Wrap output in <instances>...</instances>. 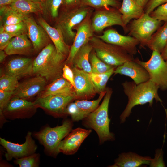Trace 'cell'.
Masks as SVG:
<instances>
[{
	"label": "cell",
	"mask_w": 167,
	"mask_h": 167,
	"mask_svg": "<svg viewBox=\"0 0 167 167\" xmlns=\"http://www.w3.org/2000/svg\"><path fill=\"white\" fill-rule=\"evenodd\" d=\"M152 17L165 22L167 21V2L155 9L150 14Z\"/></svg>",
	"instance_id": "cell-38"
},
{
	"label": "cell",
	"mask_w": 167,
	"mask_h": 167,
	"mask_svg": "<svg viewBox=\"0 0 167 167\" xmlns=\"http://www.w3.org/2000/svg\"><path fill=\"white\" fill-rule=\"evenodd\" d=\"M19 84L17 78L5 74L0 77V90L14 92Z\"/></svg>",
	"instance_id": "cell-36"
},
{
	"label": "cell",
	"mask_w": 167,
	"mask_h": 167,
	"mask_svg": "<svg viewBox=\"0 0 167 167\" xmlns=\"http://www.w3.org/2000/svg\"><path fill=\"white\" fill-rule=\"evenodd\" d=\"M163 151L162 149H157L156 151L155 157L152 158L149 164L150 167H165L163 159Z\"/></svg>",
	"instance_id": "cell-41"
},
{
	"label": "cell",
	"mask_w": 167,
	"mask_h": 167,
	"mask_svg": "<svg viewBox=\"0 0 167 167\" xmlns=\"http://www.w3.org/2000/svg\"><path fill=\"white\" fill-rule=\"evenodd\" d=\"M7 55V54L4 50H0V63H2L3 62Z\"/></svg>",
	"instance_id": "cell-46"
},
{
	"label": "cell",
	"mask_w": 167,
	"mask_h": 167,
	"mask_svg": "<svg viewBox=\"0 0 167 167\" xmlns=\"http://www.w3.org/2000/svg\"><path fill=\"white\" fill-rule=\"evenodd\" d=\"M37 108L34 101L13 96L4 109L3 114L7 120L29 119Z\"/></svg>",
	"instance_id": "cell-12"
},
{
	"label": "cell",
	"mask_w": 167,
	"mask_h": 167,
	"mask_svg": "<svg viewBox=\"0 0 167 167\" xmlns=\"http://www.w3.org/2000/svg\"><path fill=\"white\" fill-rule=\"evenodd\" d=\"M134 61L143 67L148 71L150 80L162 90L167 89V61L162 57L161 53L153 50L150 58L146 62L138 58Z\"/></svg>",
	"instance_id": "cell-8"
},
{
	"label": "cell",
	"mask_w": 167,
	"mask_h": 167,
	"mask_svg": "<svg viewBox=\"0 0 167 167\" xmlns=\"http://www.w3.org/2000/svg\"><path fill=\"white\" fill-rule=\"evenodd\" d=\"M76 99L73 96L49 95L38 97L34 101L38 108L42 109L46 113L55 118H65L68 115L66 109L68 105Z\"/></svg>",
	"instance_id": "cell-9"
},
{
	"label": "cell",
	"mask_w": 167,
	"mask_h": 167,
	"mask_svg": "<svg viewBox=\"0 0 167 167\" xmlns=\"http://www.w3.org/2000/svg\"><path fill=\"white\" fill-rule=\"evenodd\" d=\"M96 36L105 42L122 48L132 55L136 54L137 46L139 44V41L134 37L122 35L113 29H108L102 35Z\"/></svg>",
	"instance_id": "cell-15"
},
{
	"label": "cell",
	"mask_w": 167,
	"mask_h": 167,
	"mask_svg": "<svg viewBox=\"0 0 167 167\" xmlns=\"http://www.w3.org/2000/svg\"><path fill=\"white\" fill-rule=\"evenodd\" d=\"M28 15H23L14 10L9 5L0 7V25L6 26L24 21Z\"/></svg>",
	"instance_id": "cell-28"
},
{
	"label": "cell",
	"mask_w": 167,
	"mask_h": 167,
	"mask_svg": "<svg viewBox=\"0 0 167 167\" xmlns=\"http://www.w3.org/2000/svg\"><path fill=\"white\" fill-rule=\"evenodd\" d=\"M27 34L13 37L4 50L8 55H27L34 50L33 45Z\"/></svg>",
	"instance_id": "cell-22"
},
{
	"label": "cell",
	"mask_w": 167,
	"mask_h": 167,
	"mask_svg": "<svg viewBox=\"0 0 167 167\" xmlns=\"http://www.w3.org/2000/svg\"><path fill=\"white\" fill-rule=\"evenodd\" d=\"M39 24L45 30L54 45L58 53L67 58L70 50L69 46L65 42L61 32L50 25L42 17L38 19Z\"/></svg>",
	"instance_id": "cell-21"
},
{
	"label": "cell",
	"mask_w": 167,
	"mask_h": 167,
	"mask_svg": "<svg viewBox=\"0 0 167 167\" xmlns=\"http://www.w3.org/2000/svg\"><path fill=\"white\" fill-rule=\"evenodd\" d=\"M32 133L28 131L25 136V142L22 144L16 143L0 137V144L6 150V160L18 159L29 156L36 152L37 146L32 137Z\"/></svg>",
	"instance_id": "cell-13"
},
{
	"label": "cell",
	"mask_w": 167,
	"mask_h": 167,
	"mask_svg": "<svg viewBox=\"0 0 167 167\" xmlns=\"http://www.w3.org/2000/svg\"><path fill=\"white\" fill-rule=\"evenodd\" d=\"M23 15L42 12L40 3H36L30 0H13L8 5Z\"/></svg>",
	"instance_id": "cell-29"
},
{
	"label": "cell",
	"mask_w": 167,
	"mask_h": 167,
	"mask_svg": "<svg viewBox=\"0 0 167 167\" xmlns=\"http://www.w3.org/2000/svg\"><path fill=\"white\" fill-rule=\"evenodd\" d=\"M62 77L69 82L75 88L73 72L72 69L66 64H65L62 69Z\"/></svg>",
	"instance_id": "cell-43"
},
{
	"label": "cell",
	"mask_w": 167,
	"mask_h": 167,
	"mask_svg": "<svg viewBox=\"0 0 167 167\" xmlns=\"http://www.w3.org/2000/svg\"><path fill=\"white\" fill-rule=\"evenodd\" d=\"M121 5V4L118 0H81L80 5L96 10L109 7L119 9Z\"/></svg>",
	"instance_id": "cell-33"
},
{
	"label": "cell",
	"mask_w": 167,
	"mask_h": 167,
	"mask_svg": "<svg viewBox=\"0 0 167 167\" xmlns=\"http://www.w3.org/2000/svg\"><path fill=\"white\" fill-rule=\"evenodd\" d=\"M91 7L79 6L67 8L58 15L56 19L55 27L62 33L66 43L73 42L76 32L74 28L81 23L86 17Z\"/></svg>",
	"instance_id": "cell-6"
},
{
	"label": "cell",
	"mask_w": 167,
	"mask_h": 167,
	"mask_svg": "<svg viewBox=\"0 0 167 167\" xmlns=\"http://www.w3.org/2000/svg\"><path fill=\"white\" fill-rule=\"evenodd\" d=\"M3 27L5 31L14 36L24 34H27V26L25 20L13 24L3 26Z\"/></svg>",
	"instance_id": "cell-37"
},
{
	"label": "cell",
	"mask_w": 167,
	"mask_h": 167,
	"mask_svg": "<svg viewBox=\"0 0 167 167\" xmlns=\"http://www.w3.org/2000/svg\"><path fill=\"white\" fill-rule=\"evenodd\" d=\"M137 4L144 9L149 0H133Z\"/></svg>",
	"instance_id": "cell-45"
},
{
	"label": "cell",
	"mask_w": 167,
	"mask_h": 167,
	"mask_svg": "<svg viewBox=\"0 0 167 167\" xmlns=\"http://www.w3.org/2000/svg\"><path fill=\"white\" fill-rule=\"evenodd\" d=\"M13 0H0V7L9 5Z\"/></svg>",
	"instance_id": "cell-47"
},
{
	"label": "cell",
	"mask_w": 167,
	"mask_h": 167,
	"mask_svg": "<svg viewBox=\"0 0 167 167\" xmlns=\"http://www.w3.org/2000/svg\"><path fill=\"white\" fill-rule=\"evenodd\" d=\"M72 70L74 76L76 99L93 97L97 92L90 73L74 66Z\"/></svg>",
	"instance_id": "cell-14"
},
{
	"label": "cell",
	"mask_w": 167,
	"mask_h": 167,
	"mask_svg": "<svg viewBox=\"0 0 167 167\" xmlns=\"http://www.w3.org/2000/svg\"><path fill=\"white\" fill-rule=\"evenodd\" d=\"M167 43V21L153 34L147 46L152 51L156 50L161 53Z\"/></svg>",
	"instance_id": "cell-27"
},
{
	"label": "cell",
	"mask_w": 167,
	"mask_h": 167,
	"mask_svg": "<svg viewBox=\"0 0 167 167\" xmlns=\"http://www.w3.org/2000/svg\"><path fill=\"white\" fill-rule=\"evenodd\" d=\"M122 85L128 101L126 108L120 116L121 123L124 122L135 106L149 103V106H152L154 100L156 102H162L158 94L159 87L150 79L138 84L133 81H126Z\"/></svg>",
	"instance_id": "cell-1"
},
{
	"label": "cell",
	"mask_w": 167,
	"mask_h": 167,
	"mask_svg": "<svg viewBox=\"0 0 167 167\" xmlns=\"http://www.w3.org/2000/svg\"><path fill=\"white\" fill-rule=\"evenodd\" d=\"M27 28V35L31 41L34 51H41L48 44L50 40L47 33L34 18L28 15L25 20Z\"/></svg>",
	"instance_id": "cell-18"
},
{
	"label": "cell",
	"mask_w": 167,
	"mask_h": 167,
	"mask_svg": "<svg viewBox=\"0 0 167 167\" xmlns=\"http://www.w3.org/2000/svg\"><path fill=\"white\" fill-rule=\"evenodd\" d=\"M46 80L36 75L20 84L14 91L13 96L28 100L40 94L45 88Z\"/></svg>",
	"instance_id": "cell-17"
},
{
	"label": "cell",
	"mask_w": 167,
	"mask_h": 167,
	"mask_svg": "<svg viewBox=\"0 0 167 167\" xmlns=\"http://www.w3.org/2000/svg\"><path fill=\"white\" fill-rule=\"evenodd\" d=\"M118 10L122 15L123 22L126 26L132 19L139 18L145 13L144 9L133 0H122Z\"/></svg>",
	"instance_id": "cell-25"
},
{
	"label": "cell",
	"mask_w": 167,
	"mask_h": 167,
	"mask_svg": "<svg viewBox=\"0 0 167 167\" xmlns=\"http://www.w3.org/2000/svg\"><path fill=\"white\" fill-rule=\"evenodd\" d=\"M114 67L109 70L103 73L95 74L90 73L92 82L97 92L106 91L107 83L111 75L114 74Z\"/></svg>",
	"instance_id": "cell-32"
},
{
	"label": "cell",
	"mask_w": 167,
	"mask_h": 167,
	"mask_svg": "<svg viewBox=\"0 0 167 167\" xmlns=\"http://www.w3.org/2000/svg\"><path fill=\"white\" fill-rule=\"evenodd\" d=\"M13 35L5 31L3 25L0 26V49L4 50L9 44Z\"/></svg>",
	"instance_id": "cell-40"
},
{
	"label": "cell",
	"mask_w": 167,
	"mask_h": 167,
	"mask_svg": "<svg viewBox=\"0 0 167 167\" xmlns=\"http://www.w3.org/2000/svg\"><path fill=\"white\" fill-rule=\"evenodd\" d=\"M93 13V9H92L85 18L74 28L73 30H76V35L65 64L71 66L73 59L77 52L82 46L88 43L90 39L94 36V32L92 26Z\"/></svg>",
	"instance_id": "cell-10"
},
{
	"label": "cell",
	"mask_w": 167,
	"mask_h": 167,
	"mask_svg": "<svg viewBox=\"0 0 167 167\" xmlns=\"http://www.w3.org/2000/svg\"><path fill=\"white\" fill-rule=\"evenodd\" d=\"M161 54L163 59L167 61V43L163 51L161 53Z\"/></svg>",
	"instance_id": "cell-48"
},
{
	"label": "cell",
	"mask_w": 167,
	"mask_h": 167,
	"mask_svg": "<svg viewBox=\"0 0 167 167\" xmlns=\"http://www.w3.org/2000/svg\"><path fill=\"white\" fill-rule=\"evenodd\" d=\"M49 95L73 96L76 98L73 87L63 77L59 78L51 82L40 94L38 97H44Z\"/></svg>",
	"instance_id": "cell-23"
},
{
	"label": "cell",
	"mask_w": 167,
	"mask_h": 167,
	"mask_svg": "<svg viewBox=\"0 0 167 167\" xmlns=\"http://www.w3.org/2000/svg\"><path fill=\"white\" fill-rule=\"evenodd\" d=\"M66 112L70 115L73 121H78L82 120L79 109L75 102H71L67 106Z\"/></svg>",
	"instance_id": "cell-39"
},
{
	"label": "cell",
	"mask_w": 167,
	"mask_h": 167,
	"mask_svg": "<svg viewBox=\"0 0 167 167\" xmlns=\"http://www.w3.org/2000/svg\"><path fill=\"white\" fill-rule=\"evenodd\" d=\"M66 58L58 53L54 45L49 43L34 60L32 73L52 82L62 76L64 61Z\"/></svg>",
	"instance_id": "cell-2"
},
{
	"label": "cell",
	"mask_w": 167,
	"mask_h": 167,
	"mask_svg": "<svg viewBox=\"0 0 167 167\" xmlns=\"http://www.w3.org/2000/svg\"><path fill=\"white\" fill-rule=\"evenodd\" d=\"M91 132V130L81 128L72 129L60 143L58 147L59 153L66 155L74 154Z\"/></svg>",
	"instance_id": "cell-16"
},
{
	"label": "cell",
	"mask_w": 167,
	"mask_h": 167,
	"mask_svg": "<svg viewBox=\"0 0 167 167\" xmlns=\"http://www.w3.org/2000/svg\"><path fill=\"white\" fill-rule=\"evenodd\" d=\"M162 21L144 13L139 18L131 21L127 25L128 35L136 39L142 47L147 46L153 34L161 26Z\"/></svg>",
	"instance_id": "cell-7"
},
{
	"label": "cell",
	"mask_w": 167,
	"mask_h": 167,
	"mask_svg": "<svg viewBox=\"0 0 167 167\" xmlns=\"http://www.w3.org/2000/svg\"><path fill=\"white\" fill-rule=\"evenodd\" d=\"M40 155L36 152L29 156L15 159L14 162L19 167H38L40 163Z\"/></svg>",
	"instance_id": "cell-35"
},
{
	"label": "cell",
	"mask_w": 167,
	"mask_h": 167,
	"mask_svg": "<svg viewBox=\"0 0 167 167\" xmlns=\"http://www.w3.org/2000/svg\"><path fill=\"white\" fill-rule=\"evenodd\" d=\"M89 42L97 56L105 63L117 67L127 61L134 60L133 55L122 48L107 43L94 36Z\"/></svg>",
	"instance_id": "cell-5"
},
{
	"label": "cell",
	"mask_w": 167,
	"mask_h": 167,
	"mask_svg": "<svg viewBox=\"0 0 167 167\" xmlns=\"http://www.w3.org/2000/svg\"><path fill=\"white\" fill-rule=\"evenodd\" d=\"M167 2V0H149L145 6V13L150 14L159 6Z\"/></svg>",
	"instance_id": "cell-42"
},
{
	"label": "cell",
	"mask_w": 167,
	"mask_h": 167,
	"mask_svg": "<svg viewBox=\"0 0 167 167\" xmlns=\"http://www.w3.org/2000/svg\"><path fill=\"white\" fill-rule=\"evenodd\" d=\"M106 92V90L100 93L98 98L95 100L89 101L82 99L78 100L75 101L79 109L82 120L97 108Z\"/></svg>",
	"instance_id": "cell-30"
},
{
	"label": "cell",
	"mask_w": 167,
	"mask_h": 167,
	"mask_svg": "<svg viewBox=\"0 0 167 167\" xmlns=\"http://www.w3.org/2000/svg\"><path fill=\"white\" fill-rule=\"evenodd\" d=\"M112 93L111 88H107L101 105L83 119L85 126L93 129L96 132L100 144L106 141H113L115 139L114 134L109 131L110 120L108 116L109 105Z\"/></svg>",
	"instance_id": "cell-3"
},
{
	"label": "cell",
	"mask_w": 167,
	"mask_h": 167,
	"mask_svg": "<svg viewBox=\"0 0 167 167\" xmlns=\"http://www.w3.org/2000/svg\"><path fill=\"white\" fill-rule=\"evenodd\" d=\"M63 0H42L40 2L42 12L53 19H57L59 9L63 4Z\"/></svg>",
	"instance_id": "cell-31"
},
{
	"label": "cell",
	"mask_w": 167,
	"mask_h": 167,
	"mask_svg": "<svg viewBox=\"0 0 167 167\" xmlns=\"http://www.w3.org/2000/svg\"><path fill=\"white\" fill-rule=\"evenodd\" d=\"M73 125L72 120L66 119L61 125L54 127L45 126L32 135L43 146L47 155L56 158L59 153L60 143L71 131Z\"/></svg>",
	"instance_id": "cell-4"
},
{
	"label": "cell",
	"mask_w": 167,
	"mask_h": 167,
	"mask_svg": "<svg viewBox=\"0 0 167 167\" xmlns=\"http://www.w3.org/2000/svg\"><path fill=\"white\" fill-rule=\"evenodd\" d=\"M33 60L19 57L11 59L6 66V74L18 79L32 73Z\"/></svg>",
	"instance_id": "cell-20"
},
{
	"label": "cell",
	"mask_w": 167,
	"mask_h": 167,
	"mask_svg": "<svg viewBox=\"0 0 167 167\" xmlns=\"http://www.w3.org/2000/svg\"><path fill=\"white\" fill-rule=\"evenodd\" d=\"M93 49L89 42L82 46L75 55L71 66L83 70L89 73H92L89 58Z\"/></svg>",
	"instance_id": "cell-26"
},
{
	"label": "cell",
	"mask_w": 167,
	"mask_h": 167,
	"mask_svg": "<svg viewBox=\"0 0 167 167\" xmlns=\"http://www.w3.org/2000/svg\"><path fill=\"white\" fill-rule=\"evenodd\" d=\"M63 2L67 8H70L80 6L81 0H63Z\"/></svg>",
	"instance_id": "cell-44"
},
{
	"label": "cell",
	"mask_w": 167,
	"mask_h": 167,
	"mask_svg": "<svg viewBox=\"0 0 167 167\" xmlns=\"http://www.w3.org/2000/svg\"><path fill=\"white\" fill-rule=\"evenodd\" d=\"M152 158L149 156H143L129 152L119 155L115 160L114 163L110 167H137L143 164L149 165Z\"/></svg>",
	"instance_id": "cell-24"
},
{
	"label": "cell",
	"mask_w": 167,
	"mask_h": 167,
	"mask_svg": "<svg viewBox=\"0 0 167 167\" xmlns=\"http://www.w3.org/2000/svg\"><path fill=\"white\" fill-rule=\"evenodd\" d=\"M114 25L120 26L127 31L122 15L118 9L112 7L96 10L92 18V26L94 32H101L105 28Z\"/></svg>",
	"instance_id": "cell-11"
},
{
	"label": "cell",
	"mask_w": 167,
	"mask_h": 167,
	"mask_svg": "<svg viewBox=\"0 0 167 167\" xmlns=\"http://www.w3.org/2000/svg\"><path fill=\"white\" fill-rule=\"evenodd\" d=\"M114 74L124 75L130 77L137 84L150 79L149 74L142 65L134 61H128L116 67Z\"/></svg>",
	"instance_id": "cell-19"
},
{
	"label": "cell",
	"mask_w": 167,
	"mask_h": 167,
	"mask_svg": "<svg viewBox=\"0 0 167 167\" xmlns=\"http://www.w3.org/2000/svg\"><path fill=\"white\" fill-rule=\"evenodd\" d=\"M31 1L36 3H40L42 0H30Z\"/></svg>",
	"instance_id": "cell-49"
},
{
	"label": "cell",
	"mask_w": 167,
	"mask_h": 167,
	"mask_svg": "<svg viewBox=\"0 0 167 167\" xmlns=\"http://www.w3.org/2000/svg\"><path fill=\"white\" fill-rule=\"evenodd\" d=\"M89 59L92 72L94 74L103 73L116 67L108 64L102 61L97 56L93 49L90 54Z\"/></svg>",
	"instance_id": "cell-34"
}]
</instances>
